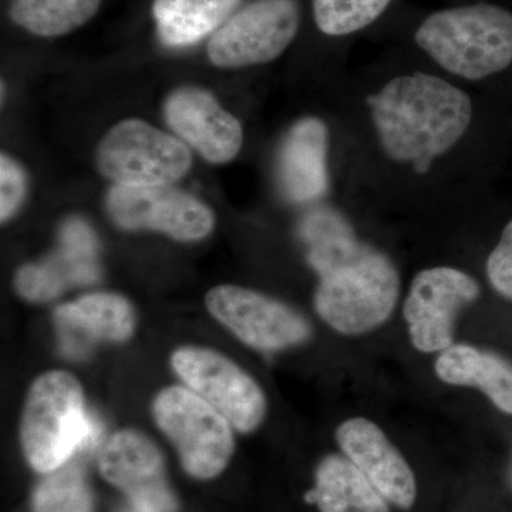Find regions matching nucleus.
Returning <instances> with one entry per match:
<instances>
[{
	"instance_id": "obj_1",
	"label": "nucleus",
	"mask_w": 512,
	"mask_h": 512,
	"mask_svg": "<svg viewBox=\"0 0 512 512\" xmlns=\"http://www.w3.org/2000/svg\"><path fill=\"white\" fill-rule=\"evenodd\" d=\"M301 234L309 245V264L319 275L315 308L320 318L349 336L383 325L400 295L392 259L359 241L345 218L329 208L306 215Z\"/></svg>"
},
{
	"instance_id": "obj_2",
	"label": "nucleus",
	"mask_w": 512,
	"mask_h": 512,
	"mask_svg": "<svg viewBox=\"0 0 512 512\" xmlns=\"http://www.w3.org/2000/svg\"><path fill=\"white\" fill-rule=\"evenodd\" d=\"M387 157L417 174L456 146L470 127L473 104L463 90L430 74L400 76L367 97Z\"/></svg>"
},
{
	"instance_id": "obj_3",
	"label": "nucleus",
	"mask_w": 512,
	"mask_h": 512,
	"mask_svg": "<svg viewBox=\"0 0 512 512\" xmlns=\"http://www.w3.org/2000/svg\"><path fill=\"white\" fill-rule=\"evenodd\" d=\"M416 43L447 72L485 79L512 63V13L490 3L440 10L421 23Z\"/></svg>"
},
{
	"instance_id": "obj_4",
	"label": "nucleus",
	"mask_w": 512,
	"mask_h": 512,
	"mask_svg": "<svg viewBox=\"0 0 512 512\" xmlns=\"http://www.w3.org/2000/svg\"><path fill=\"white\" fill-rule=\"evenodd\" d=\"M93 429L76 377L62 370L37 377L20 423V441L30 466L45 474L63 467L89 443Z\"/></svg>"
},
{
	"instance_id": "obj_5",
	"label": "nucleus",
	"mask_w": 512,
	"mask_h": 512,
	"mask_svg": "<svg viewBox=\"0 0 512 512\" xmlns=\"http://www.w3.org/2000/svg\"><path fill=\"white\" fill-rule=\"evenodd\" d=\"M153 414L190 476L210 480L228 466L234 453L232 424L188 387L171 386L160 392Z\"/></svg>"
},
{
	"instance_id": "obj_6",
	"label": "nucleus",
	"mask_w": 512,
	"mask_h": 512,
	"mask_svg": "<svg viewBox=\"0 0 512 512\" xmlns=\"http://www.w3.org/2000/svg\"><path fill=\"white\" fill-rule=\"evenodd\" d=\"M191 151L183 141L143 120H124L100 141V173L117 185H165L190 171Z\"/></svg>"
},
{
	"instance_id": "obj_7",
	"label": "nucleus",
	"mask_w": 512,
	"mask_h": 512,
	"mask_svg": "<svg viewBox=\"0 0 512 512\" xmlns=\"http://www.w3.org/2000/svg\"><path fill=\"white\" fill-rule=\"evenodd\" d=\"M299 22L296 0H254L211 36L208 57L225 69L272 62L291 45Z\"/></svg>"
},
{
	"instance_id": "obj_8",
	"label": "nucleus",
	"mask_w": 512,
	"mask_h": 512,
	"mask_svg": "<svg viewBox=\"0 0 512 512\" xmlns=\"http://www.w3.org/2000/svg\"><path fill=\"white\" fill-rule=\"evenodd\" d=\"M171 365L188 389L232 424L251 433L266 416V397L258 383L228 357L205 348L175 350Z\"/></svg>"
},
{
	"instance_id": "obj_9",
	"label": "nucleus",
	"mask_w": 512,
	"mask_h": 512,
	"mask_svg": "<svg viewBox=\"0 0 512 512\" xmlns=\"http://www.w3.org/2000/svg\"><path fill=\"white\" fill-rule=\"evenodd\" d=\"M107 210L128 231H158L177 241L194 242L214 229V214L187 192L165 185H114Z\"/></svg>"
},
{
	"instance_id": "obj_10",
	"label": "nucleus",
	"mask_w": 512,
	"mask_h": 512,
	"mask_svg": "<svg viewBox=\"0 0 512 512\" xmlns=\"http://www.w3.org/2000/svg\"><path fill=\"white\" fill-rule=\"evenodd\" d=\"M205 303L218 322L255 349L292 348L312 336L311 325L301 313L252 289L217 286L208 292Z\"/></svg>"
},
{
	"instance_id": "obj_11",
	"label": "nucleus",
	"mask_w": 512,
	"mask_h": 512,
	"mask_svg": "<svg viewBox=\"0 0 512 512\" xmlns=\"http://www.w3.org/2000/svg\"><path fill=\"white\" fill-rule=\"evenodd\" d=\"M478 296L476 279L458 269L439 266L414 276L403 311L414 348L423 353L450 348L457 313Z\"/></svg>"
},
{
	"instance_id": "obj_12",
	"label": "nucleus",
	"mask_w": 512,
	"mask_h": 512,
	"mask_svg": "<svg viewBox=\"0 0 512 512\" xmlns=\"http://www.w3.org/2000/svg\"><path fill=\"white\" fill-rule=\"evenodd\" d=\"M99 470L104 480L126 494L134 511H175L163 456L146 434L121 430L111 436L100 451Z\"/></svg>"
},
{
	"instance_id": "obj_13",
	"label": "nucleus",
	"mask_w": 512,
	"mask_h": 512,
	"mask_svg": "<svg viewBox=\"0 0 512 512\" xmlns=\"http://www.w3.org/2000/svg\"><path fill=\"white\" fill-rule=\"evenodd\" d=\"M97 238L80 218H70L60 231L56 252L39 264L25 265L16 274V291L30 302H47L73 286L99 281Z\"/></svg>"
},
{
	"instance_id": "obj_14",
	"label": "nucleus",
	"mask_w": 512,
	"mask_h": 512,
	"mask_svg": "<svg viewBox=\"0 0 512 512\" xmlns=\"http://www.w3.org/2000/svg\"><path fill=\"white\" fill-rule=\"evenodd\" d=\"M164 116L168 126L210 163H229L241 150V123L207 90H175L165 101Z\"/></svg>"
},
{
	"instance_id": "obj_15",
	"label": "nucleus",
	"mask_w": 512,
	"mask_h": 512,
	"mask_svg": "<svg viewBox=\"0 0 512 512\" xmlns=\"http://www.w3.org/2000/svg\"><path fill=\"white\" fill-rule=\"evenodd\" d=\"M336 440L345 456L390 503L409 510L416 500V478L402 454L373 421L356 417L340 424Z\"/></svg>"
},
{
	"instance_id": "obj_16",
	"label": "nucleus",
	"mask_w": 512,
	"mask_h": 512,
	"mask_svg": "<svg viewBox=\"0 0 512 512\" xmlns=\"http://www.w3.org/2000/svg\"><path fill=\"white\" fill-rule=\"evenodd\" d=\"M328 128L306 117L293 124L279 153V181L295 202L319 200L328 191Z\"/></svg>"
},
{
	"instance_id": "obj_17",
	"label": "nucleus",
	"mask_w": 512,
	"mask_h": 512,
	"mask_svg": "<svg viewBox=\"0 0 512 512\" xmlns=\"http://www.w3.org/2000/svg\"><path fill=\"white\" fill-rule=\"evenodd\" d=\"M444 383L477 387L498 410L512 416V363L493 352L470 345H451L436 362Z\"/></svg>"
},
{
	"instance_id": "obj_18",
	"label": "nucleus",
	"mask_w": 512,
	"mask_h": 512,
	"mask_svg": "<svg viewBox=\"0 0 512 512\" xmlns=\"http://www.w3.org/2000/svg\"><path fill=\"white\" fill-rule=\"evenodd\" d=\"M308 501L320 512H389L386 498L348 457L329 456L316 470Z\"/></svg>"
},
{
	"instance_id": "obj_19",
	"label": "nucleus",
	"mask_w": 512,
	"mask_h": 512,
	"mask_svg": "<svg viewBox=\"0 0 512 512\" xmlns=\"http://www.w3.org/2000/svg\"><path fill=\"white\" fill-rule=\"evenodd\" d=\"M241 0H154L153 16L165 46L195 45L214 35Z\"/></svg>"
},
{
	"instance_id": "obj_20",
	"label": "nucleus",
	"mask_w": 512,
	"mask_h": 512,
	"mask_svg": "<svg viewBox=\"0 0 512 512\" xmlns=\"http://www.w3.org/2000/svg\"><path fill=\"white\" fill-rule=\"evenodd\" d=\"M56 316L69 320L92 343L97 340L123 342L133 335L136 316L130 302L109 292L90 293L77 301L64 303Z\"/></svg>"
},
{
	"instance_id": "obj_21",
	"label": "nucleus",
	"mask_w": 512,
	"mask_h": 512,
	"mask_svg": "<svg viewBox=\"0 0 512 512\" xmlns=\"http://www.w3.org/2000/svg\"><path fill=\"white\" fill-rule=\"evenodd\" d=\"M101 0H12L10 18L36 36L57 37L82 28Z\"/></svg>"
},
{
	"instance_id": "obj_22",
	"label": "nucleus",
	"mask_w": 512,
	"mask_h": 512,
	"mask_svg": "<svg viewBox=\"0 0 512 512\" xmlns=\"http://www.w3.org/2000/svg\"><path fill=\"white\" fill-rule=\"evenodd\" d=\"M35 512H93V494L82 468L64 464L37 487L33 498Z\"/></svg>"
},
{
	"instance_id": "obj_23",
	"label": "nucleus",
	"mask_w": 512,
	"mask_h": 512,
	"mask_svg": "<svg viewBox=\"0 0 512 512\" xmlns=\"http://www.w3.org/2000/svg\"><path fill=\"white\" fill-rule=\"evenodd\" d=\"M392 0H313V16L320 32L345 36L365 29Z\"/></svg>"
},
{
	"instance_id": "obj_24",
	"label": "nucleus",
	"mask_w": 512,
	"mask_h": 512,
	"mask_svg": "<svg viewBox=\"0 0 512 512\" xmlns=\"http://www.w3.org/2000/svg\"><path fill=\"white\" fill-rule=\"evenodd\" d=\"M26 174L15 160L2 154L0 158V218L8 221L26 195Z\"/></svg>"
},
{
	"instance_id": "obj_25",
	"label": "nucleus",
	"mask_w": 512,
	"mask_h": 512,
	"mask_svg": "<svg viewBox=\"0 0 512 512\" xmlns=\"http://www.w3.org/2000/svg\"><path fill=\"white\" fill-rule=\"evenodd\" d=\"M487 276L495 291L512 301V220L504 228L497 247L488 256Z\"/></svg>"
},
{
	"instance_id": "obj_26",
	"label": "nucleus",
	"mask_w": 512,
	"mask_h": 512,
	"mask_svg": "<svg viewBox=\"0 0 512 512\" xmlns=\"http://www.w3.org/2000/svg\"><path fill=\"white\" fill-rule=\"evenodd\" d=\"M124 512H136V511H134L133 508H130V510L124 511Z\"/></svg>"
}]
</instances>
